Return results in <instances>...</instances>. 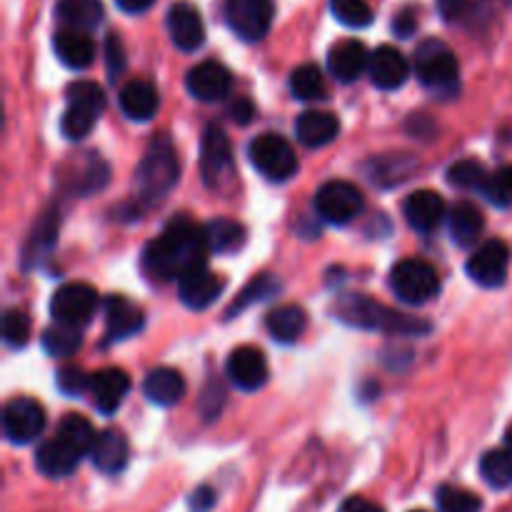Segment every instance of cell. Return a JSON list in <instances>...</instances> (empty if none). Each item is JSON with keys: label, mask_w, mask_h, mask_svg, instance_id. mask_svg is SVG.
I'll use <instances>...</instances> for the list:
<instances>
[{"label": "cell", "mask_w": 512, "mask_h": 512, "mask_svg": "<svg viewBox=\"0 0 512 512\" xmlns=\"http://www.w3.org/2000/svg\"><path fill=\"white\" fill-rule=\"evenodd\" d=\"M210 250L205 225L193 223L185 215H175L163 233L145 245L143 268L153 280L183 278L190 270L205 268Z\"/></svg>", "instance_id": "6da1fadb"}, {"label": "cell", "mask_w": 512, "mask_h": 512, "mask_svg": "<svg viewBox=\"0 0 512 512\" xmlns=\"http://www.w3.org/2000/svg\"><path fill=\"white\" fill-rule=\"evenodd\" d=\"M335 315H338V320H343L345 325H353V328L363 330H380V333L390 335L430 333V323H425V320L398 313V310L388 308V305L358 293L338 298V303H335Z\"/></svg>", "instance_id": "7a4b0ae2"}, {"label": "cell", "mask_w": 512, "mask_h": 512, "mask_svg": "<svg viewBox=\"0 0 512 512\" xmlns=\"http://www.w3.org/2000/svg\"><path fill=\"white\" fill-rule=\"evenodd\" d=\"M135 178H138L140 198L148 200V203H158L160 198H165L173 190V185L180 178V163L168 135H158L150 143L148 153L140 160Z\"/></svg>", "instance_id": "3957f363"}, {"label": "cell", "mask_w": 512, "mask_h": 512, "mask_svg": "<svg viewBox=\"0 0 512 512\" xmlns=\"http://www.w3.org/2000/svg\"><path fill=\"white\" fill-rule=\"evenodd\" d=\"M415 70L420 83L433 93H455L460 83L458 58L438 38H428L415 50Z\"/></svg>", "instance_id": "277c9868"}, {"label": "cell", "mask_w": 512, "mask_h": 512, "mask_svg": "<svg viewBox=\"0 0 512 512\" xmlns=\"http://www.w3.org/2000/svg\"><path fill=\"white\" fill-rule=\"evenodd\" d=\"M248 158L260 175H265L273 183H283L298 173V155L295 148L283 135L265 133L250 143Z\"/></svg>", "instance_id": "5b68a950"}, {"label": "cell", "mask_w": 512, "mask_h": 512, "mask_svg": "<svg viewBox=\"0 0 512 512\" xmlns=\"http://www.w3.org/2000/svg\"><path fill=\"white\" fill-rule=\"evenodd\" d=\"M390 288L403 303L423 305L440 293V275L420 258L400 260L390 273Z\"/></svg>", "instance_id": "8992f818"}, {"label": "cell", "mask_w": 512, "mask_h": 512, "mask_svg": "<svg viewBox=\"0 0 512 512\" xmlns=\"http://www.w3.org/2000/svg\"><path fill=\"white\" fill-rule=\"evenodd\" d=\"M200 173L210 190H223L233 180V148L220 125L205 128L203 140H200Z\"/></svg>", "instance_id": "52a82bcc"}, {"label": "cell", "mask_w": 512, "mask_h": 512, "mask_svg": "<svg viewBox=\"0 0 512 512\" xmlns=\"http://www.w3.org/2000/svg\"><path fill=\"white\" fill-rule=\"evenodd\" d=\"M100 298L95 293L93 285L85 283H68L60 285L50 298V315L58 325H68V328H83L93 320L95 310H98Z\"/></svg>", "instance_id": "ba28073f"}, {"label": "cell", "mask_w": 512, "mask_h": 512, "mask_svg": "<svg viewBox=\"0 0 512 512\" xmlns=\"http://www.w3.org/2000/svg\"><path fill=\"white\" fill-rule=\"evenodd\" d=\"M223 18L238 38L255 43L268 35L275 18L273 0H225Z\"/></svg>", "instance_id": "9c48e42d"}, {"label": "cell", "mask_w": 512, "mask_h": 512, "mask_svg": "<svg viewBox=\"0 0 512 512\" xmlns=\"http://www.w3.org/2000/svg\"><path fill=\"white\" fill-rule=\"evenodd\" d=\"M365 198L348 180H330L315 193V210L325 223L348 225L363 213Z\"/></svg>", "instance_id": "30bf717a"}, {"label": "cell", "mask_w": 512, "mask_h": 512, "mask_svg": "<svg viewBox=\"0 0 512 512\" xmlns=\"http://www.w3.org/2000/svg\"><path fill=\"white\" fill-rule=\"evenodd\" d=\"M45 428V410L33 398H13L3 410V433L13 445L33 443Z\"/></svg>", "instance_id": "8fae6325"}, {"label": "cell", "mask_w": 512, "mask_h": 512, "mask_svg": "<svg viewBox=\"0 0 512 512\" xmlns=\"http://www.w3.org/2000/svg\"><path fill=\"white\" fill-rule=\"evenodd\" d=\"M510 250L503 240H488L468 260V275L483 288H500L508 278Z\"/></svg>", "instance_id": "7c38bea8"}, {"label": "cell", "mask_w": 512, "mask_h": 512, "mask_svg": "<svg viewBox=\"0 0 512 512\" xmlns=\"http://www.w3.org/2000/svg\"><path fill=\"white\" fill-rule=\"evenodd\" d=\"M185 88L193 98L203 100V103H215V100L228 98L230 88H233V75L218 60H203L188 70Z\"/></svg>", "instance_id": "4fadbf2b"}, {"label": "cell", "mask_w": 512, "mask_h": 512, "mask_svg": "<svg viewBox=\"0 0 512 512\" xmlns=\"http://www.w3.org/2000/svg\"><path fill=\"white\" fill-rule=\"evenodd\" d=\"M228 378L235 388L245 390V393H255L268 383V360L253 345H243V348L233 350L228 358Z\"/></svg>", "instance_id": "5bb4252c"}, {"label": "cell", "mask_w": 512, "mask_h": 512, "mask_svg": "<svg viewBox=\"0 0 512 512\" xmlns=\"http://www.w3.org/2000/svg\"><path fill=\"white\" fill-rule=\"evenodd\" d=\"M165 23H168V33L175 48L185 50V53H193V50H198L205 43L203 18H200L198 8L193 3H188V0H180V3L170 5Z\"/></svg>", "instance_id": "9a60e30c"}, {"label": "cell", "mask_w": 512, "mask_h": 512, "mask_svg": "<svg viewBox=\"0 0 512 512\" xmlns=\"http://www.w3.org/2000/svg\"><path fill=\"white\" fill-rule=\"evenodd\" d=\"M130 393V378L120 368H103L90 375V398L95 410L103 415H113L123 405L125 395Z\"/></svg>", "instance_id": "2e32d148"}, {"label": "cell", "mask_w": 512, "mask_h": 512, "mask_svg": "<svg viewBox=\"0 0 512 512\" xmlns=\"http://www.w3.org/2000/svg\"><path fill=\"white\" fill-rule=\"evenodd\" d=\"M225 288V280L220 275H215L213 270L208 268H198L190 270L188 275L180 278V303L190 310H205L220 298Z\"/></svg>", "instance_id": "e0dca14e"}, {"label": "cell", "mask_w": 512, "mask_h": 512, "mask_svg": "<svg viewBox=\"0 0 512 512\" xmlns=\"http://www.w3.org/2000/svg\"><path fill=\"white\" fill-rule=\"evenodd\" d=\"M368 73L373 85L380 90H398L403 88L405 80L410 75V63L398 48L393 45H380L373 55H370Z\"/></svg>", "instance_id": "ac0fdd59"}, {"label": "cell", "mask_w": 512, "mask_h": 512, "mask_svg": "<svg viewBox=\"0 0 512 512\" xmlns=\"http://www.w3.org/2000/svg\"><path fill=\"white\" fill-rule=\"evenodd\" d=\"M405 220L418 233H433L448 215H445V200L435 190H415L403 203Z\"/></svg>", "instance_id": "d6986e66"}, {"label": "cell", "mask_w": 512, "mask_h": 512, "mask_svg": "<svg viewBox=\"0 0 512 512\" xmlns=\"http://www.w3.org/2000/svg\"><path fill=\"white\" fill-rule=\"evenodd\" d=\"M368 65L370 53L360 40H340L328 53V70L340 83H353V80H358L363 75V70H368Z\"/></svg>", "instance_id": "ffe728a7"}, {"label": "cell", "mask_w": 512, "mask_h": 512, "mask_svg": "<svg viewBox=\"0 0 512 512\" xmlns=\"http://www.w3.org/2000/svg\"><path fill=\"white\" fill-rule=\"evenodd\" d=\"M103 308L105 333H108L110 340H125L138 333V330H143V310L135 303H130L128 298H123V295H110Z\"/></svg>", "instance_id": "44dd1931"}, {"label": "cell", "mask_w": 512, "mask_h": 512, "mask_svg": "<svg viewBox=\"0 0 512 512\" xmlns=\"http://www.w3.org/2000/svg\"><path fill=\"white\" fill-rule=\"evenodd\" d=\"M340 133V120L325 110H308L295 120V135L305 148H323Z\"/></svg>", "instance_id": "7402d4cb"}, {"label": "cell", "mask_w": 512, "mask_h": 512, "mask_svg": "<svg viewBox=\"0 0 512 512\" xmlns=\"http://www.w3.org/2000/svg\"><path fill=\"white\" fill-rule=\"evenodd\" d=\"M158 108V90H155V85L148 83V80H130V83H125L123 88H120V110H123L130 120L145 123V120L155 118Z\"/></svg>", "instance_id": "603a6c76"}, {"label": "cell", "mask_w": 512, "mask_h": 512, "mask_svg": "<svg viewBox=\"0 0 512 512\" xmlns=\"http://www.w3.org/2000/svg\"><path fill=\"white\" fill-rule=\"evenodd\" d=\"M93 465L105 475H115L128 465L130 458V445L123 433L118 430H103L95 440L93 450H90Z\"/></svg>", "instance_id": "cb8c5ba5"}, {"label": "cell", "mask_w": 512, "mask_h": 512, "mask_svg": "<svg viewBox=\"0 0 512 512\" xmlns=\"http://www.w3.org/2000/svg\"><path fill=\"white\" fill-rule=\"evenodd\" d=\"M53 48L60 63L68 65L70 70L88 68L95 58V43L88 33H80V30H58L53 35Z\"/></svg>", "instance_id": "d4e9b609"}, {"label": "cell", "mask_w": 512, "mask_h": 512, "mask_svg": "<svg viewBox=\"0 0 512 512\" xmlns=\"http://www.w3.org/2000/svg\"><path fill=\"white\" fill-rule=\"evenodd\" d=\"M145 398L160 408L180 403L185 395V378L175 368H155L143 380Z\"/></svg>", "instance_id": "484cf974"}, {"label": "cell", "mask_w": 512, "mask_h": 512, "mask_svg": "<svg viewBox=\"0 0 512 512\" xmlns=\"http://www.w3.org/2000/svg\"><path fill=\"white\" fill-rule=\"evenodd\" d=\"M448 228L460 248H468V245L478 243L480 235H483L485 230L483 210L475 203H470V200H460V203H455L453 208H450Z\"/></svg>", "instance_id": "4316f807"}, {"label": "cell", "mask_w": 512, "mask_h": 512, "mask_svg": "<svg viewBox=\"0 0 512 512\" xmlns=\"http://www.w3.org/2000/svg\"><path fill=\"white\" fill-rule=\"evenodd\" d=\"M80 458H83V455H78L73 448H68L63 440L53 438L45 440L38 448V453H35V465H38L40 473L48 475V478H68V475L75 473Z\"/></svg>", "instance_id": "83f0119b"}, {"label": "cell", "mask_w": 512, "mask_h": 512, "mask_svg": "<svg viewBox=\"0 0 512 512\" xmlns=\"http://www.w3.org/2000/svg\"><path fill=\"white\" fill-rule=\"evenodd\" d=\"M58 18L65 28L90 33L103 23V3L100 0H60Z\"/></svg>", "instance_id": "f1b7e54d"}, {"label": "cell", "mask_w": 512, "mask_h": 512, "mask_svg": "<svg viewBox=\"0 0 512 512\" xmlns=\"http://www.w3.org/2000/svg\"><path fill=\"white\" fill-rule=\"evenodd\" d=\"M305 325H308V315L298 305H280L270 310L265 318V328L278 343H295L305 333Z\"/></svg>", "instance_id": "f546056e"}, {"label": "cell", "mask_w": 512, "mask_h": 512, "mask_svg": "<svg viewBox=\"0 0 512 512\" xmlns=\"http://www.w3.org/2000/svg\"><path fill=\"white\" fill-rule=\"evenodd\" d=\"M55 438L63 440L68 448H73L78 455H85L93 450L95 440H98V433L90 425L88 418L83 415H65L58 425V435Z\"/></svg>", "instance_id": "4dcf8cb0"}, {"label": "cell", "mask_w": 512, "mask_h": 512, "mask_svg": "<svg viewBox=\"0 0 512 512\" xmlns=\"http://www.w3.org/2000/svg\"><path fill=\"white\" fill-rule=\"evenodd\" d=\"M205 233H208V243L213 253H235V250L243 248L245 243V228L235 220L228 218H215L205 225Z\"/></svg>", "instance_id": "1f68e13d"}, {"label": "cell", "mask_w": 512, "mask_h": 512, "mask_svg": "<svg viewBox=\"0 0 512 512\" xmlns=\"http://www.w3.org/2000/svg\"><path fill=\"white\" fill-rule=\"evenodd\" d=\"M290 93L298 100H320L328 93V85H325V75L318 65L305 63L290 73Z\"/></svg>", "instance_id": "d6a6232c"}, {"label": "cell", "mask_w": 512, "mask_h": 512, "mask_svg": "<svg viewBox=\"0 0 512 512\" xmlns=\"http://www.w3.org/2000/svg\"><path fill=\"white\" fill-rule=\"evenodd\" d=\"M55 235H58V215L50 210V213L40 215L38 225L30 233L28 245H25V263H33V260H40V255L48 253L50 248L55 245Z\"/></svg>", "instance_id": "836d02e7"}, {"label": "cell", "mask_w": 512, "mask_h": 512, "mask_svg": "<svg viewBox=\"0 0 512 512\" xmlns=\"http://www.w3.org/2000/svg\"><path fill=\"white\" fill-rule=\"evenodd\" d=\"M480 473L490 488H508L512 485V450H490L480 460Z\"/></svg>", "instance_id": "e575fe53"}, {"label": "cell", "mask_w": 512, "mask_h": 512, "mask_svg": "<svg viewBox=\"0 0 512 512\" xmlns=\"http://www.w3.org/2000/svg\"><path fill=\"white\" fill-rule=\"evenodd\" d=\"M83 345V335L78 328H68V325H58L48 328L43 333V348L45 353L53 355V358H68L75 350Z\"/></svg>", "instance_id": "d590c367"}, {"label": "cell", "mask_w": 512, "mask_h": 512, "mask_svg": "<svg viewBox=\"0 0 512 512\" xmlns=\"http://www.w3.org/2000/svg\"><path fill=\"white\" fill-rule=\"evenodd\" d=\"M278 290H280V283L273 278V275H258V278H255V280H250L248 288H245L243 293H240L238 298H235V303L230 305V308H228V318H233V315L238 313V310L250 308V305H253V303H260V300L273 298V295L278 293Z\"/></svg>", "instance_id": "8d00e7d4"}, {"label": "cell", "mask_w": 512, "mask_h": 512, "mask_svg": "<svg viewBox=\"0 0 512 512\" xmlns=\"http://www.w3.org/2000/svg\"><path fill=\"white\" fill-rule=\"evenodd\" d=\"M65 98L68 105H78V108L93 110V113H103L105 108V93L98 83H90V80H75L65 90Z\"/></svg>", "instance_id": "74e56055"}, {"label": "cell", "mask_w": 512, "mask_h": 512, "mask_svg": "<svg viewBox=\"0 0 512 512\" xmlns=\"http://www.w3.org/2000/svg\"><path fill=\"white\" fill-rule=\"evenodd\" d=\"M438 508L440 512H480L483 510V500L465 488L443 485L438 490Z\"/></svg>", "instance_id": "f35d334b"}, {"label": "cell", "mask_w": 512, "mask_h": 512, "mask_svg": "<svg viewBox=\"0 0 512 512\" xmlns=\"http://www.w3.org/2000/svg\"><path fill=\"white\" fill-rule=\"evenodd\" d=\"M330 10L348 28H365L373 23V8L368 0H330Z\"/></svg>", "instance_id": "ab89813d"}, {"label": "cell", "mask_w": 512, "mask_h": 512, "mask_svg": "<svg viewBox=\"0 0 512 512\" xmlns=\"http://www.w3.org/2000/svg\"><path fill=\"white\" fill-rule=\"evenodd\" d=\"M95 120H98V113L93 110L78 108V105H68L60 118V133L68 140H80L95 128Z\"/></svg>", "instance_id": "60d3db41"}, {"label": "cell", "mask_w": 512, "mask_h": 512, "mask_svg": "<svg viewBox=\"0 0 512 512\" xmlns=\"http://www.w3.org/2000/svg\"><path fill=\"white\" fill-rule=\"evenodd\" d=\"M448 180L450 185H455V188L483 190L488 175H485V168L478 163V160H458L455 165H450Z\"/></svg>", "instance_id": "b9f144b4"}, {"label": "cell", "mask_w": 512, "mask_h": 512, "mask_svg": "<svg viewBox=\"0 0 512 512\" xmlns=\"http://www.w3.org/2000/svg\"><path fill=\"white\" fill-rule=\"evenodd\" d=\"M483 195L493 205H500V208L512 205V165H503L493 175H488L483 185Z\"/></svg>", "instance_id": "7bdbcfd3"}, {"label": "cell", "mask_w": 512, "mask_h": 512, "mask_svg": "<svg viewBox=\"0 0 512 512\" xmlns=\"http://www.w3.org/2000/svg\"><path fill=\"white\" fill-rule=\"evenodd\" d=\"M3 338L10 348H23L30 338V318L23 310H8L3 315Z\"/></svg>", "instance_id": "ee69618b"}, {"label": "cell", "mask_w": 512, "mask_h": 512, "mask_svg": "<svg viewBox=\"0 0 512 512\" xmlns=\"http://www.w3.org/2000/svg\"><path fill=\"white\" fill-rule=\"evenodd\" d=\"M58 390L68 398H80L83 393H90V375H85L80 368H63L58 373Z\"/></svg>", "instance_id": "f6af8a7d"}, {"label": "cell", "mask_w": 512, "mask_h": 512, "mask_svg": "<svg viewBox=\"0 0 512 512\" xmlns=\"http://www.w3.org/2000/svg\"><path fill=\"white\" fill-rule=\"evenodd\" d=\"M105 65H108V73L113 80L125 70V50L118 35H108V40H105Z\"/></svg>", "instance_id": "bcb514c9"}, {"label": "cell", "mask_w": 512, "mask_h": 512, "mask_svg": "<svg viewBox=\"0 0 512 512\" xmlns=\"http://www.w3.org/2000/svg\"><path fill=\"white\" fill-rule=\"evenodd\" d=\"M225 403V393L218 383H210L208 390H205V398H203V413L208 415V420H213L215 415L223 410Z\"/></svg>", "instance_id": "7dc6e473"}, {"label": "cell", "mask_w": 512, "mask_h": 512, "mask_svg": "<svg viewBox=\"0 0 512 512\" xmlns=\"http://www.w3.org/2000/svg\"><path fill=\"white\" fill-rule=\"evenodd\" d=\"M230 118H233L235 123H240V125L250 123V120L255 118V105L250 103L248 98L233 100V105H230Z\"/></svg>", "instance_id": "c3c4849f"}, {"label": "cell", "mask_w": 512, "mask_h": 512, "mask_svg": "<svg viewBox=\"0 0 512 512\" xmlns=\"http://www.w3.org/2000/svg\"><path fill=\"white\" fill-rule=\"evenodd\" d=\"M213 505H215V493L208 488V485H203V488H198L193 495H190V510L193 512H208Z\"/></svg>", "instance_id": "681fc988"}, {"label": "cell", "mask_w": 512, "mask_h": 512, "mask_svg": "<svg viewBox=\"0 0 512 512\" xmlns=\"http://www.w3.org/2000/svg\"><path fill=\"white\" fill-rule=\"evenodd\" d=\"M468 3L470 0H438V10L448 23H453V20H458L468 10Z\"/></svg>", "instance_id": "f907efd6"}, {"label": "cell", "mask_w": 512, "mask_h": 512, "mask_svg": "<svg viewBox=\"0 0 512 512\" xmlns=\"http://www.w3.org/2000/svg\"><path fill=\"white\" fill-rule=\"evenodd\" d=\"M340 512H385V510L380 508V505H375V503H370V500L358 498V495H355V498H348L343 505H340Z\"/></svg>", "instance_id": "816d5d0a"}, {"label": "cell", "mask_w": 512, "mask_h": 512, "mask_svg": "<svg viewBox=\"0 0 512 512\" xmlns=\"http://www.w3.org/2000/svg\"><path fill=\"white\" fill-rule=\"evenodd\" d=\"M393 30H395V35H400V38H408V35H413V30H415L413 13H410V10H403V13L393 20Z\"/></svg>", "instance_id": "f5cc1de1"}, {"label": "cell", "mask_w": 512, "mask_h": 512, "mask_svg": "<svg viewBox=\"0 0 512 512\" xmlns=\"http://www.w3.org/2000/svg\"><path fill=\"white\" fill-rule=\"evenodd\" d=\"M153 3L155 0H115V5H118L123 13H130V15L145 13V10H148Z\"/></svg>", "instance_id": "db71d44e"}, {"label": "cell", "mask_w": 512, "mask_h": 512, "mask_svg": "<svg viewBox=\"0 0 512 512\" xmlns=\"http://www.w3.org/2000/svg\"><path fill=\"white\" fill-rule=\"evenodd\" d=\"M505 440H508V445H510V450H512V425L508 428V433H505Z\"/></svg>", "instance_id": "11a10c76"}, {"label": "cell", "mask_w": 512, "mask_h": 512, "mask_svg": "<svg viewBox=\"0 0 512 512\" xmlns=\"http://www.w3.org/2000/svg\"><path fill=\"white\" fill-rule=\"evenodd\" d=\"M413 512H423V510H413Z\"/></svg>", "instance_id": "9f6ffc18"}]
</instances>
